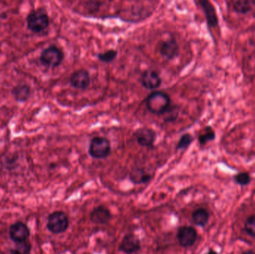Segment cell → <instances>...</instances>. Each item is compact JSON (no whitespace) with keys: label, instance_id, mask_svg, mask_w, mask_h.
<instances>
[{"label":"cell","instance_id":"obj_1","mask_svg":"<svg viewBox=\"0 0 255 254\" xmlns=\"http://www.w3.org/2000/svg\"><path fill=\"white\" fill-rule=\"evenodd\" d=\"M146 108L152 114L166 115L171 109V99L163 91H154L146 99Z\"/></svg>","mask_w":255,"mask_h":254},{"label":"cell","instance_id":"obj_2","mask_svg":"<svg viewBox=\"0 0 255 254\" xmlns=\"http://www.w3.org/2000/svg\"><path fill=\"white\" fill-rule=\"evenodd\" d=\"M89 155L94 159H105L111 152V145L109 139L103 136H95L89 142Z\"/></svg>","mask_w":255,"mask_h":254},{"label":"cell","instance_id":"obj_3","mask_svg":"<svg viewBox=\"0 0 255 254\" xmlns=\"http://www.w3.org/2000/svg\"><path fill=\"white\" fill-rule=\"evenodd\" d=\"M26 22L28 29L34 33L43 32L49 25V17L43 10H37L28 14Z\"/></svg>","mask_w":255,"mask_h":254},{"label":"cell","instance_id":"obj_4","mask_svg":"<svg viewBox=\"0 0 255 254\" xmlns=\"http://www.w3.org/2000/svg\"><path fill=\"white\" fill-rule=\"evenodd\" d=\"M46 227L53 234L64 233L69 227L68 217L62 211H55L48 216Z\"/></svg>","mask_w":255,"mask_h":254},{"label":"cell","instance_id":"obj_5","mask_svg":"<svg viewBox=\"0 0 255 254\" xmlns=\"http://www.w3.org/2000/svg\"><path fill=\"white\" fill-rule=\"evenodd\" d=\"M64 53L56 46H50L42 52L40 55V63L49 68L59 66L64 61Z\"/></svg>","mask_w":255,"mask_h":254},{"label":"cell","instance_id":"obj_6","mask_svg":"<svg viewBox=\"0 0 255 254\" xmlns=\"http://www.w3.org/2000/svg\"><path fill=\"white\" fill-rule=\"evenodd\" d=\"M198 233L194 227L183 226L177 230V239L180 246L183 248L192 247L196 242Z\"/></svg>","mask_w":255,"mask_h":254},{"label":"cell","instance_id":"obj_7","mask_svg":"<svg viewBox=\"0 0 255 254\" xmlns=\"http://www.w3.org/2000/svg\"><path fill=\"white\" fill-rule=\"evenodd\" d=\"M134 136L139 145L151 148L153 146L156 140L157 133L153 129L143 127L136 130Z\"/></svg>","mask_w":255,"mask_h":254},{"label":"cell","instance_id":"obj_8","mask_svg":"<svg viewBox=\"0 0 255 254\" xmlns=\"http://www.w3.org/2000/svg\"><path fill=\"white\" fill-rule=\"evenodd\" d=\"M29 236V228L22 221L15 222L9 228V236L15 244L28 240Z\"/></svg>","mask_w":255,"mask_h":254},{"label":"cell","instance_id":"obj_9","mask_svg":"<svg viewBox=\"0 0 255 254\" xmlns=\"http://www.w3.org/2000/svg\"><path fill=\"white\" fill-rule=\"evenodd\" d=\"M90 82V75L86 69L75 71L70 77V85L77 90H86L89 87Z\"/></svg>","mask_w":255,"mask_h":254},{"label":"cell","instance_id":"obj_10","mask_svg":"<svg viewBox=\"0 0 255 254\" xmlns=\"http://www.w3.org/2000/svg\"><path fill=\"white\" fill-rule=\"evenodd\" d=\"M141 248V242L136 235L128 233L124 236L119 246V251L125 254H133L138 252Z\"/></svg>","mask_w":255,"mask_h":254},{"label":"cell","instance_id":"obj_11","mask_svg":"<svg viewBox=\"0 0 255 254\" xmlns=\"http://www.w3.org/2000/svg\"><path fill=\"white\" fill-rule=\"evenodd\" d=\"M196 3L200 5L201 9L204 11L207 26L210 29L217 27L219 25V19H218L216 8L213 6V4L207 0H200L198 2H196Z\"/></svg>","mask_w":255,"mask_h":254},{"label":"cell","instance_id":"obj_12","mask_svg":"<svg viewBox=\"0 0 255 254\" xmlns=\"http://www.w3.org/2000/svg\"><path fill=\"white\" fill-rule=\"evenodd\" d=\"M160 54L167 60H172L178 56L179 46L174 38H168L161 43L159 47Z\"/></svg>","mask_w":255,"mask_h":254},{"label":"cell","instance_id":"obj_13","mask_svg":"<svg viewBox=\"0 0 255 254\" xmlns=\"http://www.w3.org/2000/svg\"><path fill=\"white\" fill-rule=\"evenodd\" d=\"M140 82L145 88L149 90H153L161 87L162 79L156 71L147 69L142 74Z\"/></svg>","mask_w":255,"mask_h":254},{"label":"cell","instance_id":"obj_14","mask_svg":"<svg viewBox=\"0 0 255 254\" xmlns=\"http://www.w3.org/2000/svg\"><path fill=\"white\" fill-rule=\"evenodd\" d=\"M89 218L94 224H107L111 218V213L104 205H100L92 209L89 215Z\"/></svg>","mask_w":255,"mask_h":254},{"label":"cell","instance_id":"obj_15","mask_svg":"<svg viewBox=\"0 0 255 254\" xmlns=\"http://www.w3.org/2000/svg\"><path fill=\"white\" fill-rule=\"evenodd\" d=\"M30 87L25 84H18L13 87L11 92L15 100L19 102H26L30 97Z\"/></svg>","mask_w":255,"mask_h":254},{"label":"cell","instance_id":"obj_16","mask_svg":"<svg viewBox=\"0 0 255 254\" xmlns=\"http://www.w3.org/2000/svg\"><path fill=\"white\" fill-rule=\"evenodd\" d=\"M129 178L134 184H143L149 182L152 180V175L143 169H135L131 171Z\"/></svg>","mask_w":255,"mask_h":254},{"label":"cell","instance_id":"obj_17","mask_svg":"<svg viewBox=\"0 0 255 254\" xmlns=\"http://www.w3.org/2000/svg\"><path fill=\"white\" fill-rule=\"evenodd\" d=\"M210 218V214L207 209L199 208L195 209L192 213V220L195 225L204 227L207 225Z\"/></svg>","mask_w":255,"mask_h":254},{"label":"cell","instance_id":"obj_18","mask_svg":"<svg viewBox=\"0 0 255 254\" xmlns=\"http://www.w3.org/2000/svg\"><path fill=\"white\" fill-rule=\"evenodd\" d=\"M215 138H216V133L214 130L210 126H207L204 127V130H201V133L198 135V140L200 145L204 146L210 141L214 140Z\"/></svg>","mask_w":255,"mask_h":254},{"label":"cell","instance_id":"obj_19","mask_svg":"<svg viewBox=\"0 0 255 254\" xmlns=\"http://www.w3.org/2000/svg\"><path fill=\"white\" fill-rule=\"evenodd\" d=\"M252 3H253V2L247 1V0L235 1V2H233L232 8L234 11L238 13V14H246L252 11Z\"/></svg>","mask_w":255,"mask_h":254},{"label":"cell","instance_id":"obj_20","mask_svg":"<svg viewBox=\"0 0 255 254\" xmlns=\"http://www.w3.org/2000/svg\"><path fill=\"white\" fill-rule=\"evenodd\" d=\"M31 244L28 240L16 243L14 248L10 250V254H30Z\"/></svg>","mask_w":255,"mask_h":254},{"label":"cell","instance_id":"obj_21","mask_svg":"<svg viewBox=\"0 0 255 254\" xmlns=\"http://www.w3.org/2000/svg\"><path fill=\"white\" fill-rule=\"evenodd\" d=\"M117 51L114 50H109L104 53H98L97 59L103 63H111L117 57Z\"/></svg>","mask_w":255,"mask_h":254},{"label":"cell","instance_id":"obj_22","mask_svg":"<svg viewBox=\"0 0 255 254\" xmlns=\"http://www.w3.org/2000/svg\"><path fill=\"white\" fill-rule=\"evenodd\" d=\"M193 136L190 133H184L180 136V139L176 145V150H186L189 148V145L193 142Z\"/></svg>","mask_w":255,"mask_h":254},{"label":"cell","instance_id":"obj_23","mask_svg":"<svg viewBox=\"0 0 255 254\" xmlns=\"http://www.w3.org/2000/svg\"><path fill=\"white\" fill-rule=\"evenodd\" d=\"M234 181L239 185L246 186L250 184L252 178L247 172H240L234 175Z\"/></svg>","mask_w":255,"mask_h":254},{"label":"cell","instance_id":"obj_24","mask_svg":"<svg viewBox=\"0 0 255 254\" xmlns=\"http://www.w3.org/2000/svg\"><path fill=\"white\" fill-rule=\"evenodd\" d=\"M245 230L249 236L255 237V215H251L245 223Z\"/></svg>","mask_w":255,"mask_h":254},{"label":"cell","instance_id":"obj_25","mask_svg":"<svg viewBox=\"0 0 255 254\" xmlns=\"http://www.w3.org/2000/svg\"><path fill=\"white\" fill-rule=\"evenodd\" d=\"M242 254H255V252L252 250H248V251H244Z\"/></svg>","mask_w":255,"mask_h":254},{"label":"cell","instance_id":"obj_26","mask_svg":"<svg viewBox=\"0 0 255 254\" xmlns=\"http://www.w3.org/2000/svg\"><path fill=\"white\" fill-rule=\"evenodd\" d=\"M205 254H218V253L214 251V250L210 249Z\"/></svg>","mask_w":255,"mask_h":254}]
</instances>
